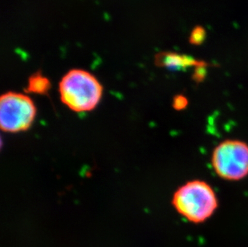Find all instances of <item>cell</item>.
I'll return each instance as SVG.
<instances>
[{
	"label": "cell",
	"mask_w": 248,
	"mask_h": 247,
	"mask_svg": "<svg viewBox=\"0 0 248 247\" xmlns=\"http://www.w3.org/2000/svg\"><path fill=\"white\" fill-rule=\"evenodd\" d=\"M172 204L176 211L189 222H206L218 207L213 187L202 180H192L179 187L173 194Z\"/></svg>",
	"instance_id": "1"
},
{
	"label": "cell",
	"mask_w": 248,
	"mask_h": 247,
	"mask_svg": "<svg viewBox=\"0 0 248 247\" xmlns=\"http://www.w3.org/2000/svg\"><path fill=\"white\" fill-rule=\"evenodd\" d=\"M63 105L76 112H90L101 101L103 88L92 73L83 69H72L59 84Z\"/></svg>",
	"instance_id": "2"
},
{
	"label": "cell",
	"mask_w": 248,
	"mask_h": 247,
	"mask_svg": "<svg viewBox=\"0 0 248 247\" xmlns=\"http://www.w3.org/2000/svg\"><path fill=\"white\" fill-rule=\"evenodd\" d=\"M211 166L215 173L228 182H239L248 176V144L244 140L227 139L212 152Z\"/></svg>",
	"instance_id": "3"
},
{
	"label": "cell",
	"mask_w": 248,
	"mask_h": 247,
	"mask_svg": "<svg viewBox=\"0 0 248 247\" xmlns=\"http://www.w3.org/2000/svg\"><path fill=\"white\" fill-rule=\"evenodd\" d=\"M36 116L33 100L25 94L8 92L0 97V127L7 133L28 130Z\"/></svg>",
	"instance_id": "4"
},
{
	"label": "cell",
	"mask_w": 248,
	"mask_h": 247,
	"mask_svg": "<svg viewBox=\"0 0 248 247\" xmlns=\"http://www.w3.org/2000/svg\"><path fill=\"white\" fill-rule=\"evenodd\" d=\"M196 63L194 60L179 54L173 52H160L155 56V64L160 68H168L170 70H181L194 65Z\"/></svg>",
	"instance_id": "5"
},
{
	"label": "cell",
	"mask_w": 248,
	"mask_h": 247,
	"mask_svg": "<svg viewBox=\"0 0 248 247\" xmlns=\"http://www.w3.org/2000/svg\"><path fill=\"white\" fill-rule=\"evenodd\" d=\"M51 88V83L47 77L40 72L33 73L28 79L26 92L37 95H46Z\"/></svg>",
	"instance_id": "6"
},
{
	"label": "cell",
	"mask_w": 248,
	"mask_h": 247,
	"mask_svg": "<svg viewBox=\"0 0 248 247\" xmlns=\"http://www.w3.org/2000/svg\"><path fill=\"white\" fill-rule=\"evenodd\" d=\"M205 37V31L202 28H196L193 30L190 41L193 45H199Z\"/></svg>",
	"instance_id": "7"
},
{
	"label": "cell",
	"mask_w": 248,
	"mask_h": 247,
	"mask_svg": "<svg viewBox=\"0 0 248 247\" xmlns=\"http://www.w3.org/2000/svg\"><path fill=\"white\" fill-rule=\"evenodd\" d=\"M186 105V100L185 97H183V96H176L174 100H173V106L177 109H182V108L185 107Z\"/></svg>",
	"instance_id": "8"
}]
</instances>
